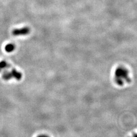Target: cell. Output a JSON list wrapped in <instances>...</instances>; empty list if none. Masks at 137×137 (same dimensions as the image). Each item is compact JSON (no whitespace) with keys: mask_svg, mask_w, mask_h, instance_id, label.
I'll return each instance as SVG.
<instances>
[{"mask_svg":"<svg viewBox=\"0 0 137 137\" xmlns=\"http://www.w3.org/2000/svg\"><path fill=\"white\" fill-rule=\"evenodd\" d=\"M37 137H49L48 136H46V135H39V136H38Z\"/></svg>","mask_w":137,"mask_h":137,"instance_id":"52a82bcc","label":"cell"},{"mask_svg":"<svg viewBox=\"0 0 137 137\" xmlns=\"http://www.w3.org/2000/svg\"><path fill=\"white\" fill-rule=\"evenodd\" d=\"M10 66L9 63H7L5 61H2L0 62V69H5L7 67H9Z\"/></svg>","mask_w":137,"mask_h":137,"instance_id":"8992f818","label":"cell"},{"mask_svg":"<svg viewBox=\"0 0 137 137\" xmlns=\"http://www.w3.org/2000/svg\"><path fill=\"white\" fill-rule=\"evenodd\" d=\"M11 73H12V74L13 77L15 79H16L17 80L20 81V80H21V79L22 78V76L21 73L20 72H17V71L14 68L12 69Z\"/></svg>","mask_w":137,"mask_h":137,"instance_id":"3957f363","label":"cell"},{"mask_svg":"<svg viewBox=\"0 0 137 137\" xmlns=\"http://www.w3.org/2000/svg\"><path fill=\"white\" fill-rule=\"evenodd\" d=\"M2 77L3 80L5 81H9L13 78L12 73L7 72V71H5L3 73L2 75Z\"/></svg>","mask_w":137,"mask_h":137,"instance_id":"277c9868","label":"cell"},{"mask_svg":"<svg viewBox=\"0 0 137 137\" xmlns=\"http://www.w3.org/2000/svg\"><path fill=\"white\" fill-rule=\"evenodd\" d=\"M30 30L28 27H24L21 29H16L12 31V34L14 36L25 35L29 34Z\"/></svg>","mask_w":137,"mask_h":137,"instance_id":"7a4b0ae2","label":"cell"},{"mask_svg":"<svg viewBox=\"0 0 137 137\" xmlns=\"http://www.w3.org/2000/svg\"><path fill=\"white\" fill-rule=\"evenodd\" d=\"M1 71H2V69H0V73L1 72Z\"/></svg>","mask_w":137,"mask_h":137,"instance_id":"ba28073f","label":"cell"},{"mask_svg":"<svg viewBox=\"0 0 137 137\" xmlns=\"http://www.w3.org/2000/svg\"><path fill=\"white\" fill-rule=\"evenodd\" d=\"M15 48H16V46H15V45L13 44H7L6 45L5 48V51L7 53H11L13 52L15 49Z\"/></svg>","mask_w":137,"mask_h":137,"instance_id":"5b68a950","label":"cell"},{"mask_svg":"<svg viewBox=\"0 0 137 137\" xmlns=\"http://www.w3.org/2000/svg\"><path fill=\"white\" fill-rule=\"evenodd\" d=\"M114 80L116 84L121 86L130 83L131 78L128 69L122 66L118 67L114 72Z\"/></svg>","mask_w":137,"mask_h":137,"instance_id":"6da1fadb","label":"cell"}]
</instances>
